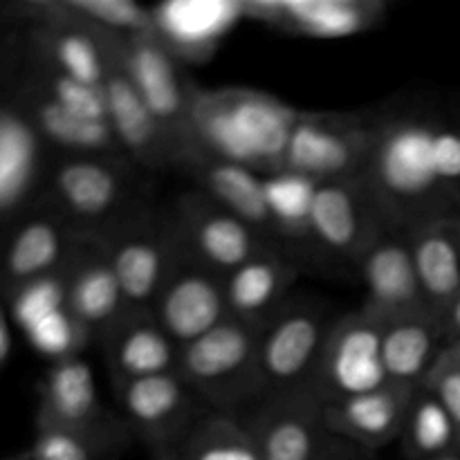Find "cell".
<instances>
[{"label":"cell","instance_id":"obj_1","mask_svg":"<svg viewBox=\"0 0 460 460\" xmlns=\"http://www.w3.org/2000/svg\"><path fill=\"white\" fill-rule=\"evenodd\" d=\"M362 180L395 229L460 214V126L411 112L380 117Z\"/></svg>","mask_w":460,"mask_h":460},{"label":"cell","instance_id":"obj_27","mask_svg":"<svg viewBox=\"0 0 460 460\" xmlns=\"http://www.w3.org/2000/svg\"><path fill=\"white\" fill-rule=\"evenodd\" d=\"M445 349L447 340L434 313L409 314L385 323L382 362L386 380L407 389H420Z\"/></svg>","mask_w":460,"mask_h":460},{"label":"cell","instance_id":"obj_32","mask_svg":"<svg viewBox=\"0 0 460 460\" xmlns=\"http://www.w3.org/2000/svg\"><path fill=\"white\" fill-rule=\"evenodd\" d=\"M126 431L124 422H111L97 429L36 425L34 440L21 456L25 460H111L124 445Z\"/></svg>","mask_w":460,"mask_h":460},{"label":"cell","instance_id":"obj_10","mask_svg":"<svg viewBox=\"0 0 460 460\" xmlns=\"http://www.w3.org/2000/svg\"><path fill=\"white\" fill-rule=\"evenodd\" d=\"M382 331L385 323L362 308L337 317L308 386L326 407L389 385Z\"/></svg>","mask_w":460,"mask_h":460},{"label":"cell","instance_id":"obj_25","mask_svg":"<svg viewBox=\"0 0 460 460\" xmlns=\"http://www.w3.org/2000/svg\"><path fill=\"white\" fill-rule=\"evenodd\" d=\"M299 279V265L283 252L256 256L223 279L227 317L268 323L288 301Z\"/></svg>","mask_w":460,"mask_h":460},{"label":"cell","instance_id":"obj_17","mask_svg":"<svg viewBox=\"0 0 460 460\" xmlns=\"http://www.w3.org/2000/svg\"><path fill=\"white\" fill-rule=\"evenodd\" d=\"M386 0H241V16L301 39H349L382 25Z\"/></svg>","mask_w":460,"mask_h":460},{"label":"cell","instance_id":"obj_2","mask_svg":"<svg viewBox=\"0 0 460 460\" xmlns=\"http://www.w3.org/2000/svg\"><path fill=\"white\" fill-rule=\"evenodd\" d=\"M296 115L295 106L263 90L241 85L198 90L184 160L211 157L261 175L279 173Z\"/></svg>","mask_w":460,"mask_h":460},{"label":"cell","instance_id":"obj_39","mask_svg":"<svg viewBox=\"0 0 460 460\" xmlns=\"http://www.w3.org/2000/svg\"><path fill=\"white\" fill-rule=\"evenodd\" d=\"M9 350H12V335H9V323L7 314H4V305L0 301V368L7 362Z\"/></svg>","mask_w":460,"mask_h":460},{"label":"cell","instance_id":"obj_36","mask_svg":"<svg viewBox=\"0 0 460 460\" xmlns=\"http://www.w3.org/2000/svg\"><path fill=\"white\" fill-rule=\"evenodd\" d=\"M422 389L429 391L443 404L460 429V355L454 344H447V349L436 359Z\"/></svg>","mask_w":460,"mask_h":460},{"label":"cell","instance_id":"obj_6","mask_svg":"<svg viewBox=\"0 0 460 460\" xmlns=\"http://www.w3.org/2000/svg\"><path fill=\"white\" fill-rule=\"evenodd\" d=\"M376 119L359 112L299 111L283 169L314 182L362 178L373 148Z\"/></svg>","mask_w":460,"mask_h":460},{"label":"cell","instance_id":"obj_4","mask_svg":"<svg viewBox=\"0 0 460 460\" xmlns=\"http://www.w3.org/2000/svg\"><path fill=\"white\" fill-rule=\"evenodd\" d=\"M133 169L124 157L63 155L45 178V196L72 227L99 238L137 209Z\"/></svg>","mask_w":460,"mask_h":460},{"label":"cell","instance_id":"obj_13","mask_svg":"<svg viewBox=\"0 0 460 460\" xmlns=\"http://www.w3.org/2000/svg\"><path fill=\"white\" fill-rule=\"evenodd\" d=\"M171 216L184 254L220 277H227L256 256L281 252L198 189L182 193Z\"/></svg>","mask_w":460,"mask_h":460},{"label":"cell","instance_id":"obj_14","mask_svg":"<svg viewBox=\"0 0 460 460\" xmlns=\"http://www.w3.org/2000/svg\"><path fill=\"white\" fill-rule=\"evenodd\" d=\"M112 391L126 429L146 443L155 456L178 443L198 418L209 411L178 371L112 380Z\"/></svg>","mask_w":460,"mask_h":460},{"label":"cell","instance_id":"obj_38","mask_svg":"<svg viewBox=\"0 0 460 460\" xmlns=\"http://www.w3.org/2000/svg\"><path fill=\"white\" fill-rule=\"evenodd\" d=\"M326 460H376V452H368V449H362L358 445H350L346 440L337 438Z\"/></svg>","mask_w":460,"mask_h":460},{"label":"cell","instance_id":"obj_20","mask_svg":"<svg viewBox=\"0 0 460 460\" xmlns=\"http://www.w3.org/2000/svg\"><path fill=\"white\" fill-rule=\"evenodd\" d=\"M12 108L27 121L43 146L57 148L63 155L124 157L108 121L70 111L22 81L12 84Z\"/></svg>","mask_w":460,"mask_h":460},{"label":"cell","instance_id":"obj_11","mask_svg":"<svg viewBox=\"0 0 460 460\" xmlns=\"http://www.w3.org/2000/svg\"><path fill=\"white\" fill-rule=\"evenodd\" d=\"M85 238L43 200L16 216L0 234V301L7 304L21 288L58 272Z\"/></svg>","mask_w":460,"mask_h":460},{"label":"cell","instance_id":"obj_41","mask_svg":"<svg viewBox=\"0 0 460 460\" xmlns=\"http://www.w3.org/2000/svg\"><path fill=\"white\" fill-rule=\"evenodd\" d=\"M454 349H456L458 355H460V341H456V344H454Z\"/></svg>","mask_w":460,"mask_h":460},{"label":"cell","instance_id":"obj_21","mask_svg":"<svg viewBox=\"0 0 460 460\" xmlns=\"http://www.w3.org/2000/svg\"><path fill=\"white\" fill-rule=\"evenodd\" d=\"M416 391L389 382L364 395L328 404V427L346 443L368 452H380L386 445L400 440Z\"/></svg>","mask_w":460,"mask_h":460},{"label":"cell","instance_id":"obj_31","mask_svg":"<svg viewBox=\"0 0 460 460\" xmlns=\"http://www.w3.org/2000/svg\"><path fill=\"white\" fill-rule=\"evenodd\" d=\"M314 180L292 171L265 175V196H268L270 214L277 229L279 245L288 254L290 245H310V214H313ZM290 256V254H288Z\"/></svg>","mask_w":460,"mask_h":460},{"label":"cell","instance_id":"obj_12","mask_svg":"<svg viewBox=\"0 0 460 460\" xmlns=\"http://www.w3.org/2000/svg\"><path fill=\"white\" fill-rule=\"evenodd\" d=\"M385 214L362 178L319 182L310 214L313 250L358 268L368 247L389 229Z\"/></svg>","mask_w":460,"mask_h":460},{"label":"cell","instance_id":"obj_35","mask_svg":"<svg viewBox=\"0 0 460 460\" xmlns=\"http://www.w3.org/2000/svg\"><path fill=\"white\" fill-rule=\"evenodd\" d=\"M27 340L34 346L39 353L52 358V362L63 358H72V355H79L81 349L88 344L93 337L75 322V317L70 314V310H58V313L49 314L48 319L39 322L36 326H31L30 331H25Z\"/></svg>","mask_w":460,"mask_h":460},{"label":"cell","instance_id":"obj_5","mask_svg":"<svg viewBox=\"0 0 460 460\" xmlns=\"http://www.w3.org/2000/svg\"><path fill=\"white\" fill-rule=\"evenodd\" d=\"M124 292L128 313H151L184 250L173 216L139 205L99 236Z\"/></svg>","mask_w":460,"mask_h":460},{"label":"cell","instance_id":"obj_7","mask_svg":"<svg viewBox=\"0 0 460 460\" xmlns=\"http://www.w3.org/2000/svg\"><path fill=\"white\" fill-rule=\"evenodd\" d=\"M337 314L314 299L292 296L263 326L259 367L265 395L308 389Z\"/></svg>","mask_w":460,"mask_h":460},{"label":"cell","instance_id":"obj_19","mask_svg":"<svg viewBox=\"0 0 460 460\" xmlns=\"http://www.w3.org/2000/svg\"><path fill=\"white\" fill-rule=\"evenodd\" d=\"M66 305L93 340L102 341L128 314L111 259L99 238L88 236L67 261Z\"/></svg>","mask_w":460,"mask_h":460},{"label":"cell","instance_id":"obj_18","mask_svg":"<svg viewBox=\"0 0 460 460\" xmlns=\"http://www.w3.org/2000/svg\"><path fill=\"white\" fill-rule=\"evenodd\" d=\"M223 279L182 254L162 286L151 314L180 349L227 319Z\"/></svg>","mask_w":460,"mask_h":460},{"label":"cell","instance_id":"obj_15","mask_svg":"<svg viewBox=\"0 0 460 460\" xmlns=\"http://www.w3.org/2000/svg\"><path fill=\"white\" fill-rule=\"evenodd\" d=\"M99 34V31H97ZM106 54L102 94L106 103V121L126 160L137 169H166L180 166V151L162 130L155 117L139 97L137 88L124 70L117 49V36L99 34Z\"/></svg>","mask_w":460,"mask_h":460},{"label":"cell","instance_id":"obj_16","mask_svg":"<svg viewBox=\"0 0 460 460\" xmlns=\"http://www.w3.org/2000/svg\"><path fill=\"white\" fill-rule=\"evenodd\" d=\"M364 301L359 308L377 322L389 323L418 313H431L422 295L411 236L389 227L358 263Z\"/></svg>","mask_w":460,"mask_h":460},{"label":"cell","instance_id":"obj_3","mask_svg":"<svg viewBox=\"0 0 460 460\" xmlns=\"http://www.w3.org/2000/svg\"><path fill=\"white\" fill-rule=\"evenodd\" d=\"M265 323L227 317L180 349L178 373L214 411L243 413L265 398L259 344Z\"/></svg>","mask_w":460,"mask_h":460},{"label":"cell","instance_id":"obj_30","mask_svg":"<svg viewBox=\"0 0 460 460\" xmlns=\"http://www.w3.org/2000/svg\"><path fill=\"white\" fill-rule=\"evenodd\" d=\"M155 460H261V454L236 413L209 409Z\"/></svg>","mask_w":460,"mask_h":460},{"label":"cell","instance_id":"obj_24","mask_svg":"<svg viewBox=\"0 0 460 460\" xmlns=\"http://www.w3.org/2000/svg\"><path fill=\"white\" fill-rule=\"evenodd\" d=\"M22 58L97 88L102 85L106 66L102 36L88 27L58 18L27 22L22 36Z\"/></svg>","mask_w":460,"mask_h":460},{"label":"cell","instance_id":"obj_28","mask_svg":"<svg viewBox=\"0 0 460 460\" xmlns=\"http://www.w3.org/2000/svg\"><path fill=\"white\" fill-rule=\"evenodd\" d=\"M409 236L427 308L438 317L460 295V214L427 220Z\"/></svg>","mask_w":460,"mask_h":460},{"label":"cell","instance_id":"obj_42","mask_svg":"<svg viewBox=\"0 0 460 460\" xmlns=\"http://www.w3.org/2000/svg\"><path fill=\"white\" fill-rule=\"evenodd\" d=\"M458 452H460V434H458Z\"/></svg>","mask_w":460,"mask_h":460},{"label":"cell","instance_id":"obj_37","mask_svg":"<svg viewBox=\"0 0 460 460\" xmlns=\"http://www.w3.org/2000/svg\"><path fill=\"white\" fill-rule=\"evenodd\" d=\"M440 328H443V335L447 340V344H456L460 341V295L454 296L438 314Z\"/></svg>","mask_w":460,"mask_h":460},{"label":"cell","instance_id":"obj_29","mask_svg":"<svg viewBox=\"0 0 460 460\" xmlns=\"http://www.w3.org/2000/svg\"><path fill=\"white\" fill-rule=\"evenodd\" d=\"M16 9L22 13L21 21L25 22L58 18L99 34H155L153 9L133 0H30L16 4Z\"/></svg>","mask_w":460,"mask_h":460},{"label":"cell","instance_id":"obj_40","mask_svg":"<svg viewBox=\"0 0 460 460\" xmlns=\"http://www.w3.org/2000/svg\"><path fill=\"white\" fill-rule=\"evenodd\" d=\"M431 460H460V452H458V449H456V452L443 454V456H438V458H431Z\"/></svg>","mask_w":460,"mask_h":460},{"label":"cell","instance_id":"obj_22","mask_svg":"<svg viewBox=\"0 0 460 460\" xmlns=\"http://www.w3.org/2000/svg\"><path fill=\"white\" fill-rule=\"evenodd\" d=\"M111 422L99 400L90 364L81 355L52 362L40 382L36 425L97 429Z\"/></svg>","mask_w":460,"mask_h":460},{"label":"cell","instance_id":"obj_33","mask_svg":"<svg viewBox=\"0 0 460 460\" xmlns=\"http://www.w3.org/2000/svg\"><path fill=\"white\" fill-rule=\"evenodd\" d=\"M458 425L427 389H418L409 407L400 452L404 460H431L458 449Z\"/></svg>","mask_w":460,"mask_h":460},{"label":"cell","instance_id":"obj_23","mask_svg":"<svg viewBox=\"0 0 460 460\" xmlns=\"http://www.w3.org/2000/svg\"><path fill=\"white\" fill-rule=\"evenodd\" d=\"M180 166L187 171L198 191L218 202L223 209L250 225L254 232H259L283 252V247L279 245L272 214H270L268 196H265V175L241 164H232V162L211 160V157H187Z\"/></svg>","mask_w":460,"mask_h":460},{"label":"cell","instance_id":"obj_26","mask_svg":"<svg viewBox=\"0 0 460 460\" xmlns=\"http://www.w3.org/2000/svg\"><path fill=\"white\" fill-rule=\"evenodd\" d=\"M111 380H139L178 371L180 346L151 313H128L102 340Z\"/></svg>","mask_w":460,"mask_h":460},{"label":"cell","instance_id":"obj_9","mask_svg":"<svg viewBox=\"0 0 460 460\" xmlns=\"http://www.w3.org/2000/svg\"><path fill=\"white\" fill-rule=\"evenodd\" d=\"M236 416L261 460H326L337 440L328 427L326 404L310 389L265 395Z\"/></svg>","mask_w":460,"mask_h":460},{"label":"cell","instance_id":"obj_34","mask_svg":"<svg viewBox=\"0 0 460 460\" xmlns=\"http://www.w3.org/2000/svg\"><path fill=\"white\" fill-rule=\"evenodd\" d=\"M79 250V247H76ZM67 263L63 265L58 272L49 274V277L39 279V281L30 283V286L21 288L12 299L7 301L12 317L22 332L30 331L39 322L48 319L49 314L66 310V295H67Z\"/></svg>","mask_w":460,"mask_h":460},{"label":"cell","instance_id":"obj_8","mask_svg":"<svg viewBox=\"0 0 460 460\" xmlns=\"http://www.w3.org/2000/svg\"><path fill=\"white\" fill-rule=\"evenodd\" d=\"M117 49L142 102L180 151L182 164L191 108L200 88L191 84L182 61L155 34L117 36Z\"/></svg>","mask_w":460,"mask_h":460},{"label":"cell","instance_id":"obj_43","mask_svg":"<svg viewBox=\"0 0 460 460\" xmlns=\"http://www.w3.org/2000/svg\"><path fill=\"white\" fill-rule=\"evenodd\" d=\"M12 460H25L22 456H18V458H12Z\"/></svg>","mask_w":460,"mask_h":460}]
</instances>
